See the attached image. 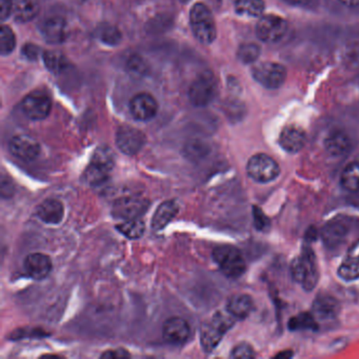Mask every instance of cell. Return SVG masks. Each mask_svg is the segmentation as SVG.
I'll use <instances>...</instances> for the list:
<instances>
[{"label": "cell", "mask_w": 359, "mask_h": 359, "mask_svg": "<svg viewBox=\"0 0 359 359\" xmlns=\"http://www.w3.org/2000/svg\"><path fill=\"white\" fill-rule=\"evenodd\" d=\"M253 310V300L247 294H235L228 300L227 311L236 320L249 317Z\"/></svg>", "instance_id": "21"}, {"label": "cell", "mask_w": 359, "mask_h": 359, "mask_svg": "<svg viewBox=\"0 0 359 359\" xmlns=\"http://www.w3.org/2000/svg\"><path fill=\"white\" fill-rule=\"evenodd\" d=\"M252 75L262 86L274 90L280 88L286 82V70L277 62H266L254 66Z\"/></svg>", "instance_id": "7"}, {"label": "cell", "mask_w": 359, "mask_h": 359, "mask_svg": "<svg viewBox=\"0 0 359 359\" xmlns=\"http://www.w3.org/2000/svg\"><path fill=\"white\" fill-rule=\"evenodd\" d=\"M128 68L131 73L135 76H146L150 71L148 62L137 54H134L129 58Z\"/></svg>", "instance_id": "36"}, {"label": "cell", "mask_w": 359, "mask_h": 359, "mask_svg": "<svg viewBox=\"0 0 359 359\" xmlns=\"http://www.w3.org/2000/svg\"><path fill=\"white\" fill-rule=\"evenodd\" d=\"M102 358H129L131 357L130 353L125 349H116V350H108L102 353Z\"/></svg>", "instance_id": "41"}, {"label": "cell", "mask_w": 359, "mask_h": 359, "mask_svg": "<svg viewBox=\"0 0 359 359\" xmlns=\"http://www.w3.org/2000/svg\"><path fill=\"white\" fill-rule=\"evenodd\" d=\"M42 60L48 70L54 74H60L68 68V58L58 51H46L42 54Z\"/></svg>", "instance_id": "26"}, {"label": "cell", "mask_w": 359, "mask_h": 359, "mask_svg": "<svg viewBox=\"0 0 359 359\" xmlns=\"http://www.w3.org/2000/svg\"><path fill=\"white\" fill-rule=\"evenodd\" d=\"M340 1L348 8L359 7V0H340Z\"/></svg>", "instance_id": "44"}, {"label": "cell", "mask_w": 359, "mask_h": 359, "mask_svg": "<svg viewBox=\"0 0 359 359\" xmlns=\"http://www.w3.org/2000/svg\"><path fill=\"white\" fill-rule=\"evenodd\" d=\"M39 13L37 0H13V15L19 22L31 21Z\"/></svg>", "instance_id": "24"}, {"label": "cell", "mask_w": 359, "mask_h": 359, "mask_svg": "<svg viewBox=\"0 0 359 359\" xmlns=\"http://www.w3.org/2000/svg\"><path fill=\"white\" fill-rule=\"evenodd\" d=\"M340 185L349 192H359V161H353L344 167Z\"/></svg>", "instance_id": "25"}, {"label": "cell", "mask_w": 359, "mask_h": 359, "mask_svg": "<svg viewBox=\"0 0 359 359\" xmlns=\"http://www.w3.org/2000/svg\"><path fill=\"white\" fill-rule=\"evenodd\" d=\"M236 13L247 17H260L265 11L264 0H236Z\"/></svg>", "instance_id": "27"}, {"label": "cell", "mask_w": 359, "mask_h": 359, "mask_svg": "<svg viewBox=\"0 0 359 359\" xmlns=\"http://www.w3.org/2000/svg\"><path fill=\"white\" fill-rule=\"evenodd\" d=\"M191 329L189 324L181 317H172L165 320L163 326V336L165 342L171 344H183L187 342Z\"/></svg>", "instance_id": "15"}, {"label": "cell", "mask_w": 359, "mask_h": 359, "mask_svg": "<svg viewBox=\"0 0 359 359\" xmlns=\"http://www.w3.org/2000/svg\"><path fill=\"white\" fill-rule=\"evenodd\" d=\"M340 304L336 298L329 294H320L313 302V314L316 320H331L338 317Z\"/></svg>", "instance_id": "19"}, {"label": "cell", "mask_w": 359, "mask_h": 359, "mask_svg": "<svg viewBox=\"0 0 359 359\" xmlns=\"http://www.w3.org/2000/svg\"><path fill=\"white\" fill-rule=\"evenodd\" d=\"M96 37L104 44L116 46L122 40V36L120 31L114 26H100L96 31Z\"/></svg>", "instance_id": "32"}, {"label": "cell", "mask_w": 359, "mask_h": 359, "mask_svg": "<svg viewBox=\"0 0 359 359\" xmlns=\"http://www.w3.org/2000/svg\"><path fill=\"white\" fill-rule=\"evenodd\" d=\"M187 152L190 156L196 157L199 155H203V145L199 141H192L189 143L187 147Z\"/></svg>", "instance_id": "42"}, {"label": "cell", "mask_w": 359, "mask_h": 359, "mask_svg": "<svg viewBox=\"0 0 359 359\" xmlns=\"http://www.w3.org/2000/svg\"><path fill=\"white\" fill-rule=\"evenodd\" d=\"M116 229L126 237L130 238V239H137L145 233L146 225H145V221H141L140 219H129L117 225Z\"/></svg>", "instance_id": "30"}, {"label": "cell", "mask_w": 359, "mask_h": 359, "mask_svg": "<svg viewBox=\"0 0 359 359\" xmlns=\"http://www.w3.org/2000/svg\"><path fill=\"white\" fill-rule=\"evenodd\" d=\"M181 1L183 3H190V1H191V0H181Z\"/></svg>", "instance_id": "47"}, {"label": "cell", "mask_w": 359, "mask_h": 359, "mask_svg": "<svg viewBox=\"0 0 359 359\" xmlns=\"http://www.w3.org/2000/svg\"><path fill=\"white\" fill-rule=\"evenodd\" d=\"M42 36L51 44H62L68 39V28L62 17H51L46 20L42 27Z\"/></svg>", "instance_id": "18"}, {"label": "cell", "mask_w": 359, "mask_h": 359, "mask_svg": "<svg viewBox=\"0 0 359 359\" xmlns=\"http://www.w3.org/2000/svg\"><path fill=\"white\" fill-rule=\"evenodd\" d=\"M347 257L352 258V259L359 261V239L351 246Z\"/></svg>", "instance_id": "43"}, {"label": "cell", "mask_w": 359, "mask_h": 359, "mask_svg": "<svg viewBox=\"0 0 359 359\" xmlns=\"http://www.w3.org/2000/svg\"><path fill=\"white\" fill-rule=\"evenodd\" d=\"M247 173L256 183H268L279 176L280 167L269 155L259 153L248 161Z\"/></svg>", "instance_id": "6"}, {"label": "cell", "mask_w": 359, "mask_h": 359, "mask_svg": "<svg viewBox=\"0 0 359 359\" xmlns=\"http://www.w3.org/2000/svg\"><path fill=\"white\" fill-rule=\"evenodd\" d=\"M289 329L294 332L297 331H316L318 329L317 322L313 313L302 312L289 320Z\"/></svg>", "instance_id": "28"}, {"label": "cell", "mask_w": 359, "mask_h": 359, "mask_svg": "<svg viewBox=\"0 0 359 359\" xmlns=\"http://www.w3.org/2000/svg\"><path fill=\"white\" fill-rule=\"evenodd\" d=\"M0 16L1 19L5 21L13 14V0H0Z\"/></svg>", "instance_id": "40"}, {"label": "cell", "mask_w": 359, "mask_h": 359, "mask_svg": "<svg viewBox=\"0 0 359 359\" xmlns=\"http://www.w3.org/2000/svg\"><path fill=\"white\" fill-rule=\"evenodd\" d=\"M306 142V134L300 127L288 126L279 135V145L286 152L297 153L302 150Z\"/></svg>", "instance_id": "17"}, {"label": "cell", "mask_w": 359, "mask_h": 359, "mask_svg": "<svg viewBox=\"0 0 359 359\" xmlns=\"http://www.w3.org/2000/svg\"><path fill=\"white\" fill-rule=\"evenodd\" d=\"M16 46V36L9 26L3 25L0 30V53L6 56L11 54Z\"/></svg>", "instance_id": "33"}, {"label": "cell", "mask_w": 359, "mask_h": 359, "mask_svg": "<svg viewBox=\"0 0 359 359\" xmlns=\"http://www.w3.org/2000/svg\"><path fill=\"white\" fill-rule=\"evenodd\" d=\"M235 318L228 312H217L207 324H203L201 328V347L205 352H212L214 349L219 346L223 335L233 326Z\"/></svg>", "instance_id": "4"}, {"label": "cell", "mask_w": 359, "mask_h": 359, "mask_svg": "<svg viewBox=\"0 0 359 359\" xmlns=\"http://www.w3.org/2000/svg\"><path fill=\"white\" fill-rule=\"evenodd\" d=\"M231 357L232 358H254L255 351L252 348L251 344L243 342V344H237L232 350Z\"/></svg>", "instance_id": "38"}, {"label": "cell", "mask_w": 359, "mask_h": 359, "mask_svg": "<svg viewBox=\"0 0 359 359\" xmlns=\"http://www.w3.org/2000/svg\"><path fill=\"white\" fill-rule=\"evenodd\" d=\"M22 54L30 60H36L39 56L40 49L35 44H27L22 48Z\"/></svg>", "instance_id": "39"}, {"label": "cell", "mask_w": 359, "mask_h": 359, "mask_svg": "<svg viewBox=\"0 0 359 359\" xmlns=\"http://www.w3.org/2000/svg\"><path fill=\"white\" fill-rule=\"evenodd\" d=\"M291 351H284L275 355V358H290L292 356Z\"/></svg>", "instance_id": "45"}, {"label": "cell", "mask_w": 359, "mask_h": 359, "mask_svg": "<svg viewBox=\"0 0 359 359\" xmlns=\"http://www.w3.org/2000/svg\"><path fill=\"white\" fill-rule=\"evenodd\" d=\"M212 256L227 277L239 278L247 271V264L243 254L233 246H219L213 250Z\"/></svg>", "instance_id": "3"}, {"label": "cell", "mask_w": 359, "mask_h": 359, "mask_svg": "<svg viewBox=\"0 0 359 359\" xmlns=\"http://www.w3.org/2000/svg\"><path fill=\"white\" fill-rule=\"evenodd\" d=\"M286 1L296 6L306 5V3H310V0H286Z\"/></svg>", "instance_id": "46"}, {"label": "cell", "mask_w": 359, "mask_h": 359, "mask_svg": "<svg viewBox=\"0 0 359 359\" xmlns=\"http://www.w3.org/2000/svg\"><path fill=\"white\" fill-rule=\"evenodd\" d=\"M131 114L138 122H148L156 116L158 112V102L149 93H138L131 100Z\"/></svg>", "instance_id": "12"}, {"label": "cell", "mask_w": 359, "mask_h": 359, "mask_svg": "<svg viewBox=\"0 0 359 359\" xmlns=\"http://www.w3.org/2000/svg\"><path fill=\"white\" fill-rule=\"evenodd\" d=\"M178 203L175 201H167L157 208L152 219V228L155 231L167 227L178 213Z\"/></svg>", "instance_id": "23"}, {"label": "cell", "mask_w": 359, "mask_h": 359, "mask_svg": "<svg viewBox=\"0 0 359 359\" xmlns=\"http://www.w3.org/2000/svg\"><path fill=\"white\" fill-rule=\"evenodd\" d=\"M293 279L306 291H312L318 282V268L316 256L310 246L302 249L300 256L294 258L291 264Z\"/></svg>", "instance_id": "1"}, {"label": "cell", "mask_w": 359, "mask_h": 359, "mask_svg": "<svg viewBox=\"0 0 359 359\" xmlns=\"http://www.w3.org/2000/svg\"><path fill=\"white\" fill-rule=\"evenodd\" d=\"M110 172L106 167L90 163L84 173V181L91 185H100L108 181Z\"/></svg>", "instance_id": "29"}, {"label": "cell", "mask_w": 359, "mask_h": 359, "mask_svg": "<svg viewBox=\"0 0 359 359\" xmlns=\"http://www.w3.org/2000/svg\"><path fill=\"white\" fill-rule=\"evenodd\" d=\"M150 201L142 197L128 196L118 199L113 205L112 214L115 219H140L148 211Z\"/></svg>", "instance_id": "9"}, {"label": "cell", "mask_w": 359, "mask_h": 359, "mask_svg": "<svg viewBox=\"0 0 359 359\" xmlns=\"http://www.w3.org/2000/svg\"><path fill=\"white\" fill-rule=\"evenodd\" d=\"M25 271L36 280L44 279L52 271V261L49 256L42 253L29 254L24 261Z\"/></svg>", "instance_id": "16"}, {"label": "cell", "mask_w": 359, "mask_h": 359, "mask_svg": "<svg viewBox=\"0 0 359 359\" xmlns=\"http://www.w3.org/2000/svg\"><path fill=\"white\" fill-rule=\"evenodd\" d=\"M288 31V22L277 15L262 16L256 26V35L261 42L275 44L280 42Z\"/></svg>", "instance_id": "8"}, {"label": "cell", "mask_w": 359, "mask_h": 359, "mask_svg": "<svg viewBox=\"0 0 359 359\" xmlns=\"http://www.w3.org/2000/svg\"><path fill=\"white\" fill-rule=\"evenodd\" d=\"M190 26L195 38L203 44H211L217 39V30L211 10L197 3L190 11Z\"/></svg>", "instance_id": "2"}, {"label": "cell", "mask_w": 359, "mask_h": 359, "mask_svg": "<svg viewBox=\"0 0 359 359\" xmlns=\"http://www.w3.org/2000/svg\"><path fill=\"white\" fill-rule=\"evenodd\" d=\"M338 276L344 282H354L359 278V261L347 257L338 268Z\"/></svg>", "instance_id": "34"}, {"label": "cell", "mask_w": 359, "mask_h": 359, "mask_svg": "<svg viewBox=\"0 0 359 359\" xmlns=\"http://www.w3.org/2000/svg\"><path fill=\"white\" fill-rule=\"evenodd\" d=\"M260 46L255 44H243L237 52L238 59L243 64H253L259 58Z\"/></svg>", "instance_id": "35"}, {"label": "cell", "mask_w": 359, "mask_h": 359, "mask_svg": "<svg viewBox=\"0 0 359 359\" xmlns=\"http://www.w3.org/2000/svg\"><path fill=\"white\" fill-rule=\"evenodd\" d=\"M253 221L258 231L268 232L271 228V221L259 207H253Z\"/></svg>", "instance_id": "37"}, {"label": "cell", "mask_w": 359, "mask_h": 359, "mask_svg": "<svg viewBox=\"0 0 359 359\" xmlns=\"http://www.w3.org/2000/svg\"><path fill=\"white\" fill-rule=\"evenodd\" d=\"M324 148L331 156H344L351 149L350 138L342 131H334L324 140Z\"/></svg>", "instance_id": "22"}, {"label": "cell", "mask_w": 359, "mask_h": 359, "mask_svg": "<svg viewBox=\"0 0 359 359\" xmlns=\"http://www.w3.org/2000/svg\"><path fill=\"white\" fill-rule=\"evenodd\" d=\"M351 227L346 221L336 219L326 223L322 230V238L324 245L330 249H335L346 243L350 235Z\"/></svg>", "instance_id": "13"}, {"label": "cell", "mask_w": 359, "mask_h": 359, "mask_svg": "<svg viewBox=\"0 0 359 359\" xmlns=\"http://www.w3.org/2000/svg\"><path fill=\"white\" fill-rule=\"evenodd\" d=\"M36 215L44 223L58 225L64 219V205L56 199H46L38 205L36 209Z\"/></svg>", "instance_id": "20"}, {"label": "cell", "mask_w": 359, "mask_h": 359, "mask_svg": "<svg viewBox=\"0 0 359 359\" xmlns=\"http://www.w3.org/2000/svg\"><path fill=\"white\" fill-rule=\"evenodd\" d=\"M22 112L32 120H42L49 116L52 102L48 95L40 91L30 93L21 102Z\"/></svg>", "instance_id": "10"}, {"label": "cell", "mask_w": 359, "mask_h": 359, "mask_svg": "<svg viewBox=\"0 0 359 359\" xmlns=\"http://www.w3.org/2000/svg\"><path fill=\"white\" fill-rule=\"evenodd\" d=\"M146 135L138 129L125 126L119 128L116 134V145L124 154H137L146 145Z\"/></svg>", "instance_id": "11"}, {"label": "cell", "mask_w": 359, "mask_h": 359, "mask_svg": "<svg viewBox=\"0 0 359 359\" xmlns=\"http://www.w3.org/2000/svg\"><path fill=\"white\" fill-rule=\"evenodd\" d=\"M10 151L14 156L25 161H32L39 155L38 141L29 135H17L10 141Z\"/></svg>", "instance_id": "14"}, {"label": "cell", "mask_w": 359, "mask_h": 359, "mask_svg": "<svg viewBox=\"0 0 359 359\" xmlns=\"http://www.w3.org/2000/svg\"><path fill=\"white\" fill-rule=\"evenodd\" d=\"M91 163L95 165H100V167H106L108 170H112L115 163V155L112 149L107 146L98 147L95 152L93 153Z\"/></svg>", "instance_id": "31"}, {"label": "cell", "mask_w": 359, "mask_h": 359, "mask_svg": "<svg viewBox=\"0 0 359 359\" xmlns=\"http://www.w3.org/2000/svg\"><path fill=\"white\" fill-rule=\"evenodd\" d=\"M219 92L217 80L210 71L201 73L190 86L189 98L193 106L203 108L211 104Z\"/></svg>", "instance_id": "5"}]
</instances>
